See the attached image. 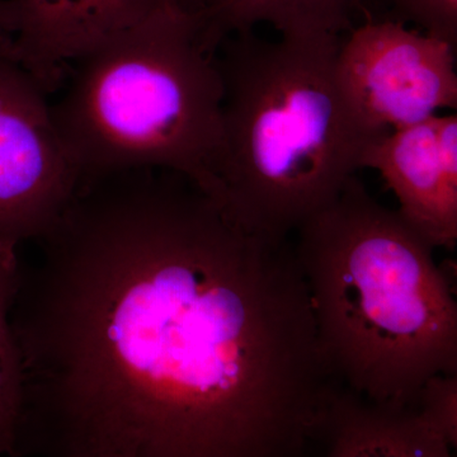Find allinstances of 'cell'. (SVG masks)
<instances>
[{
	"label": "cell",
	"mask_w": 457,
	"mask_h": 457,
	"mask_svg": "<svg viewBox=\"0 0 457 457\" xmlns=\"http://www.w3.org/2000/svg\"><path fill=\"white\" fill-rule=\"evenodd\" d=\"M20 255L14 457H299L328 393L295 243L185 174L79 180Z\"/></svg>",
	"instance_id": "cell-1"
},
{
	"label": "cell",
	"mask_w": 457,
	"mask_h": 457,
	"mask_svg": "<svg viewBox=\"0 0 457 457\" xmlns=\"http://www.w3.org/2000/svg\"><path fill=\"white\" fill-rule=\"evenodd\" d=\"M207 46L266 23L286 36L342 37L366 21L383 20L387 0H197Z\"/></svg>",
	"instance_id": "cell-10"
},
{
	"label": "cell",
	"mask_w": 457,
	"mask_h": 457,
	"mask_svg": "<svg viewBox=\"0 0 457 457\" xmlns=\"http://www.w3.org/2000/svg\"><path fill=\"white\" fill-rule=\"evenodd\" d=\"M456 47L392 18L341 38L336 78L352 112L375 134L457 108Z\"/></svg>",
	"instance_id": "cell-5"
},
{
	"label": "cell",
	"mask_w": 457,
	"mask_h": 457,
	"mask_svg": "<svg viewBox=\"0 0 457 457\" xmlns=\"http://www.w3.org/2000/svg\"><path fill=\"white\" fill-rule=\"evenodd\" d=\"M162 0H4L0 49L47 92L78 60L149 16Z\"/></svg>",
	"instance_id": "cell-7"
},
{
	"label": "cell",
	"mask_w": 457,
	"mask_h": 457,
	"mask_svg": "<svg viewBox=\"0 0 457 457\" xmlns=\"http://www.w3.org/2000/svg\"><path fill=\"white\" fill-rule=\"evenodd\" d=\"M389 18L457 46V0H387Z\"/></svg>",
	"instance_id": "cell-12"
},
{
	"label": "cell",
	"mask_w": 457,
	"mask_h": 457,
	"mask_svg": "<svg viewBox=\"0 0 457 457\" xmlns=\"http://www.w3.org/2000/svg\"><path fill=\"white\" fill-rule=\"evenodd\" d=\"M3 2H4V0H0V13H2Z\"/></svg>",
	"instance_id": "cell-14"
},
{
	"label": "cell",
	"mask_w": 457,
	"mask_h": 457,
	"mask_svg": "<svg viewBox=\"0 0 457 457\" xmlns=\"http://www.w3.org/2000/svg\"><path fill=\"white\" fill-rule=\"evenodd\" d=\"M49 95L0 49V240L18 245L53 227L79 183Z\"/></svg>",
	"instance_id": "cell-6"
},
{
	"label": "cell",
	"mask_w": 457,
	"mask_h": 457,
	"mask_svg": "<svg viewBox=\"0 0 457 457\" xmlns=\"http://www.w3.org/2000/svg\"><path fill=\"white\" fill-rule=\"evenodd\" d=\"M64 83L51 113L79 180L162 168L215 197L224 86L196 9L162 0Z\"/></svg>",
	"instance_id": "cell-4"
},
{
	"label": "cell",
	"mask_w": 457,
	"mask_h": 457,
	"mask_svg": "<svg viewBox=\"0 0 457 457\" xmlns=\"http://www.w3.org/2000/svg\"><path fill=\"white\" fill-rule=\"evenodd\" d=\"M294 236L333 385L407 408L432 378L457 374V303L435 248L359 177Z\"/></svg>",
	"instance_id": "cell-2"
},
{
	"label": "cell",
	"mask_w": 457,
	"mask_h": 457,
	"mask_svg": "<svg viewBox=\"0 0 457 457\" xmlns=\"http://www.w3.org/2000/svg\"><path fill=\"white\" fill-rule=\"evenodd\" d=\"M341 38L266 40L252 29L216 49L224 98L215 198L248 230L293 237L336 200L380 135L354 116L337 82Z\"/></svg>",
	"instance_id": "cell-3"
},
{
	"label": "cell",
	"mask_w": 457,
	"mask_h": 457,
	"mask_svg": "<svg viewBox=\"0 0 457 457\" xmlns=\"http://www.w3.org/2000/svg\"><path fill=\"white\" fill-rule=\"evenodd\" d=\"M174 2H179L180 4L186 5V7L195 8L197 0H174Z\"/></svg>",
	"instance_id": "cell-13"
},
{
	"label": "cell",
	"mask_w": 457,
	"mask_h": 457,
	"mask_svg": "<svg viewBox=\"0 0 457 457\" xmlns=\"http://www.w3.org/2000/svg\"><path fill=\"white\" fill-rule=\"evenodd\" d=\"M457 441L423 405L389 408L339 389L317 450L330 457H450Z\"/></svg>",
	"instance_id": "cell-9"
},
{
	"label": "cell",
	"mask_w": 457,
	"mask_h": 457,
	"mask_svg": "<svg viewBox=\"0 0 457 457\" xmlns=\"http://www.w3.org/2000/svg\"><path fill=\"white\" fill-rule=\"evenodd\" d=\"M361 170L378 171L398 201L403 220L433 248L457 243V116L423 121L370 140Z\"/></svg>",
	"instance_id": "cell-8"
},
{
	"label": "cell",
	"mask_w": 457,
	"mask_h": 457,
	"mask_svg": "<svg viewBox=\"0 0 457 457\" xmlns=\"http://www.w3.org/2000/svg\"><path fill=\"white\" fill-rule=\"evenodd\" d=\"M20 245L0 240V455L14 456L23 398V371L9 309L18 281Z\"/></svg>",
	"instance_id": "cell-11"
}]
</instances>
